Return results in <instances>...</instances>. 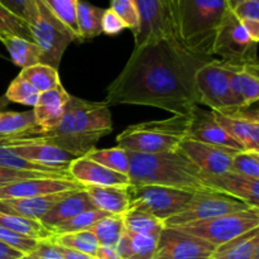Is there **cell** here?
<instances>
[{"label": "cell", "instance_id": "6da1fadb", "mask_svg": "<svg viewBox=\"0 0 259 259\" xmlns=\"http://www.w3.org/2000/svg\"><path fill=\"white\" fill-rule=\"evenodd\" d=\"M210 56L185 48L175 38L151 40L134 48L118 77L109 85L106 103L147 105L174 115H190L197 103L195 75Z\"/></svg>", "mask_w": 259, "mask_h": 259}, {"label": "cell", "instance_id": "7a4b0ae2", "mask_svg": "<svg viewBox=\"0 0 259 259\" xmlns=\"http://www.w3.org/2000/svg\"><path fill=\"white\" fill-rule=\"evenodd\" d=\"M113 132L110 106L106 101H88L71 95L60 123L51 129L37 125L13 136H0V144L42 142L58 147L76 158L95 148L103 137Z\"/></svg>", "mask_w": 259, "mask_h": 259}, {"label": "cell", "instance_id": "3957f363", "mask_svg": "<svg viewBox=\"0 0 259 259\" xmlns=\"http://www.w3.org/2000/svg\"><path fill=\"white\" fill-rule=\"evenodd\" d=\"M128 152L131 186H164L196 192L207 189L202 172L180 149L161 153Z\"/></svg>", "mask_w": 259, "mask_h": 259}, {"label": "cell", "instance_id": "277c9868", "mask_svg": "<svg viewBox=\"0 0 259 259\" xmlns=\"http://www.w3.org/2000/svg\"><path fill=\"white\" fill-rule=\"evenodd\" d=\"M228 10L227 0H175L179 42L191 52L212 57L215 35Z\"/></svg>", "mask_w": 259, "mask_h": 259}, {"label": "cell", "instance_id": "5b68a950", "mask_svg": "<svg viewBox=\"0 0 259 259\" xmlns=\"http://www.w3.org/2000/svg\"><path fill=\"white\" fill-rule=\"evenodd\" d=\"M190 115L133 124L116 136L118 147L137 153H161L179 149L187 138Z\"/></svg>", "mask_w": 259, "mask_h": 259}, {"label": "cell", "instance_id": "8992f818", "mask_svg": "<svg viewBox=\"0 0 259 259\" xmlns=\"http://www.w3.org/2000/svg\"><path fill=\"white\" fill-rule=\"evenodd\" d=\"M242 66L232 65L220 60H211L199 68L195 75L199 105H206L211 111L232 113L244 106L234 95L230 77Z\"/></svg>", "mask_w": 259, "mask_h": 259}, {"label": "cell", "instance_id": "52a82bcc", "mask_svg": "<svg viewBox=\"0 0 259 259\" xmlns=\"http://www.w3.org/2000/svg\"><path fill=\"white\" fill-rule=\"evenodd\" d=\"M171 228H177L182 232L211 243L215 247H219L249 230L259 228V207H249L204 222Z\"/></svg>", "mask_w": 259, "mask_h": 259}, {"label": "cell", "instance_id": "ba28073f", "mask_svg": "<svg viewBox=\"0 0 259 259\" xmlns=\"http://www.w3.org/2000/svg\"><path fill=\"white\" fill-rule=\"evenodd\" d=\"M35 2L38 14L34 23L29 25V29L33 42L40 51L39 63L58 70L66 48L71 42L77 39L72 32L48 10L42 0Z\"/></svg>", "mask_w": 259, "mask_h": 259}, {"label": "cell", "instance_id": "9c48e42d", "mask_svg": "<svg viewBox=\"0 0 259 259\" xmlns=\"http://www.w3.org/2000/svg\"><path fill=\"white\" fill-rule=\"evenodd\" d=\"M129 209L147 212L161 222L171 219L186 207L195 192L164 186H131Z\"/></svg>", "mask_w": 259, "mask_h": 259}, {"label": "cell", "instance_id": "30bf717a", "mask_svg": "<svg viewBox=\"0 0 259 259\" xmlns=\"http://www.w3.org/2000/svg\"><path fill=\"white\" fill-rule=\"evenodd\" d=\"M258 43L249 37L242 22L228 10L215 35L211 56L237 66L258 63Z\"/></svg>", "mask_w": 259, "mask_h": 259}, {"label": "cell", "instance_id": "8fae6325", "mask_svg": "<svg viewBox=\"0 0 259 259\" xmlns=\"http://www.w3.org/2000/svg\"><path fill=\"white\" fill-rule=\"evenodd\" d=\"M249 207L250 206H248L245 202L220 191H215L211 189L200 190L195 192L186 207L180 214L166 220L164 225L180 227V225L191 224V223L204 222V220L222 217L230 212L242 211Z\"/></svg>", "mask_w": 259, "mask_h": 259}, {"label": "cell", "instance_id": "7c38bea8", "mask_svg": "<svg viewBox=\"0 0 259 259\" xmlns=\"http://www.w3.org/2000/svg\"><path fill=\"white\" fill-rule=\"evenodd\" d=\"M139 13V30L134 37V48L161 38H175V0H134ZM179 40V39H177Z\"/></svg>", "mask_w": 259, "mask_h": 259}, {"label": "cell", "instance_id": "4fadbf2b", "mask_svg": "<svg viewBox=\"0 0 259 259\" xmlns=\"http://www.w3.org/2000/svg\"><path fill=\"white\" fill-rule=\"evenodd\" d=\"M217 247L206 240L166 227L159 233L153 259H209Z\"/></svg>", "mask_w": 259, "mask_h": 259}, {"label": "cell", "instance_id": "5bb4252c", "mask_svg": "<svg viewBox=\"0 0 259 259\" xmlns=\"http://www.w3.org/2000/svg\"><path fill=\"white\" fill-rule=\"evenodd\" d=\"M179 149L186 154L187 158L202 172L204 176H218L230 171L233 157L239 152L210 146L190 138H185L180 143Z\"/></svg>", "mask_w": 259, "mask_h": 259}, {"label": "cell", "instance_id": "9a60e30c", "mask_svg": "<svg viewBox=\"0 0 259 259\" xmlns=\"http://www.w3.org/2000/svg\"><path fill=\"white\" fill-rule=\"evenodd\" d=\"M85 186L73 179L66 177H38L23 180L0 187V200L24 199V197L46 196L66 191H81Z\"/></svg>", "mask_w": 259, "mask_h": 259}, {"label": "cell", "instance_id": "2e32d148", "mask_svg": "<svg viewBox=\"0 0 259 259\" xmlns=\"http://www.w3.org/2000/svg\"><path fill=\"white\" fill-rule=\"evenodd\" d=\"M187 138L210 146L244 151L243 147L215 120L211 110H204L199 105L195 106L190 113Z\"/></svg>", "mask_w": 259, "mask_h": 259}, {"label": "cell", "instance_id": "e0dca14e", "mask_svg": "<svg viewBox=\"0 0 259 259\" xmlns=\"http://www.w3.org/2000/svg\"><path fill=\"white\" fill-rule=\"evenodd\" d=\"M247 106L232 113L211 111L215 120L243 147L244 151L259 152V118L257 110H245Z\"/></svg>", "mask_w": 259, "mask_h": 259}, {"label": "cell", "instance_id": "ac0fdd59", "mask_svg": "<svg viewBox=\"0 0 259 259\" xmlns=\"http://www.w3.org/2000/svg\"><path fill=\"white\" fill-rule=\"evenodd\" d=\"M207 189L220 191L245 202L250 207H259V180L228 171L218 176H204Z\"/></svg>", "mask_w": 259, "mask_h": 259}, {"label": "cell", "instance_id": "d6986e66", "mask_svg": "<svg viewBox=\"0 0 259 259\" xmlns=\"http://www.w3.org/2000/svg\"><path fill=\"white\" fill-rule=\"evenodd\" d=\"M68 174L83 186H129L126 175L109 169L89 157H78L68 164Z\"/></svg>", "mask_w": 259, "mask_h": 259}, {"label": "cell", "instance_id": "ffe728a7", "mask_svg": "<svg viewBox=\"0 0 259 259\" xmlns=\"http://www.w3.org/2000/svg\"><path fill=\"white\" fill-rule=\"evenodd\" d=\"M0 146L7 147L15 156L25 161L46 167H68V164L76 158L75 156L58 147L42 142H14V143L0 144Z\"/></svg>", "mask_w": 259, "mask_h": 259}, {"label": "cell", "instance_id": "44dd1931", "mask_svg": "<svg viewBox=\"0 0 259 259\" xmlns=\"http://www.w3.org/2000/svg\"><path fill=\"white\" fill-rule=\"evenodd\" d=\"M70 96L62 85L40 93L37 104L33 106L35 125L40 129H51L57 125L65 113Z\"/></svg>", "mask_w": 259, "mask_h": 259}, {"label": "cell", "instance_id": "7402d4cb", "mask_svg": "<svg viewBox=\"0 0 259 259\" xmlns=\"http://www.w3.org/2000/svg\"><path fill=\"white\" fill-rule=\"evenodd\" d=\"M75 191L60 192V194L46 195V196L24 197V199L0 200V212L18 215L33 220H40L58 201L67 197Z\"/></svg>", "mask_w": 259, "mask_h": 259}, {"label": "cell", "instance_id": "603a6c76", "mask_svg": "<svg viewBox=\"0 0 259 259\" xmlns=\"http://www.w3.org/2000/svg\"><path fill=\"white\" fill-rule=\"evenodd\" d=\"M95 209V205L93 204L91 199L89 197L88 192L85 190H81V191L72 192L67 197L58 201L45 217L40 218L39 222L43 227L47 228L50 232H52L56 227L72 219L73 217L78 215L80 212Z\"/></svg>", "mask_w": 259, "mask_h": 259}, {"label": "cell", "instance_id": "cb8c5ba5", "mask_svg": "<svg viewBox=\"0 0 259 259\" xmlns=\"http://www.w3.org/2000/svg\"><path fill=\"white\" fill-rule=\"evenodd\" d=\"M129 186H85L96 209L110 215H123L129 209Z\"/></svg>", "mask_w": 259, "mask_h": 259}, {"label": "cell", "instance_id": "d4e9b609", "mask_svg": "<svg viewBox=\"0 0 259 259\" xmlns=\"http://www.w3.org/2000/svg\"><path fill=\"white\" fill-rule=\"evenodd\" d=\"M230 86L243 106H252L259 100V65L249 63L234 71Z\"/></svg>", "mask_w": 259, "mask_h": 259}, {"label": "cell", "instance_id": "484cf974", "mask_svg": "<svg viewBox=\"0 0 259 259\" xmlns=\"http://www.w3.org/2000/svg\"><path fill=\"white\" fill-rule=\"evenodd\" d=\"M209 259H259V228L217 247Z\"/></svg>", "mask_w": 259, "mask_h": 259}, {"label": "cell", "instance_id": "4316f807", "mask_svg": "<svg viewBox=\"0 0 259 259\" xmlns=\"http://www.w3.org/2000/svg\"><path fill=\"white\" fill-rule=\"evenodd\" d=\"M157 238L124 230L119 240L118 252L121 259H153Z\"/></svg>", "mask_w": 259, "mask_h": 259}, {"label": "cell", "instance_id": "83f0119b", "mask_svg": "<svg viewBox=\"0 0 259 259\" xmlns=\"http://www.w3.org/2000/svg\"><path fill=\"white\" fill-rule=\"evenodd\" d=\"M0 42L5 46L14 65L20 68H28L37 65L40 61V51L33 40L15 35L0 34Z\"/></svg>", "mask_w": 259, "mask_h": 259}, {"label": "cell", "instance_id": "f1b7e54d", "mask_svg": "<svg viewBox=\"0 0 259 259\" xmlns=\"http://www.w3.org/2000/svg\"><path fill=\"white\" fill-rule=\"evenodd\" d=\"M0 227L35 240H47L53 237L52 232L43 227L39 220L28 219L5 212H0Z\"/></svg>", "mask_w": 259, "mask_h": 259}, {"label": "cell", "instance_id": "f546056e", "mask_svg": "<svg viewBox=\"0 0 259 259\" xmlns=\"http://www.w3.org/2000/svg\"><path fill=\"white\" fill-rule=\"evenodd\" d=\"M103 8L95 7L85 0L77 2V25L80 32V39H93L103 33L101 18L104 14Z\"/></svg>", "mask_w": 259, "mask_h": 259}, {"label": "cell", "instance_id": "4dcf8cb0", "mask_svg": "<svg viewBox=\"0 0 259 259\" xmlns=\"http://www.w3.org/2000/svg\"><path fill=\"white\" fill-rule=\"evenodd\" d=\"M51 240L61 248L75 250V252L93 255V257H95L96 250L100 247L98 239H96L91 230L68 233V234L62 235H53Z\"/></svg>", "mask_w": 259, "mask_h": 259}, {"label": "cell", "instance_id": "1f68e13d", "mask_svg": "<svg viewBox=\"0 0 259 259\" xmlns=\"http://www.w3.org/2000/svg\"><path fill=\"white\" fill-rule=\"evenodd\" d=\"M19 75L24 80H27L39 94L62 85L58 70L43 65V63H37L32 67L23 68Z\"/></svg>", "mask_w": 259, "mask_h": 259}, {"label": "cell", "instance_id": "d6a6232c", "mask_svg": "<svg viewBox=\"0 0 259 259\" xmlns=\"http://www.w3.org/2000/svg\"><path fill=\"white\" fill-rule=\"evenodd\" d=\"M90 230L100 245L116 247L125 230L123 215H108L99 220Z\"/></svg>", "mask_w": 259, "mask_h": 259}, {"label": "cell", "instance_id": "836d02e7", "mask_svg": "<svg viewBox=\"0 0 259 259\" xmlns=\"http://www.w3.org/2000/svg\"><path fill=\"white\" fill-rule=\"evenodd\" d=\"M124 227L125 230L137 234L151 235L158 239L159 233L164 228V223L157 218L147 214V212L137 211V210H128L123 214Z\"/></svg>", "mask_w": 259, "mask_h": 259}, {"label": "cell", "instance_id": "e575fe53", "mask_svg": "<svg viewBox=\"0 0 259 259\" xmlns=\"http://www.w3.org/2000/svg\"><path fill=\"white\" fill-rule=\"evenodd\" d=\"M90 159L95 161L96 163L101 164V166L106 167L109 169L119 172L128 176L129 172V156L128 152L125 149L120 148V147H114V148L109 149H96L94 148L93 151L89 152L86 154Z\"/></svg>", "mask_w": 259, "mask_h": 259}, {"label": "cell", "instance_id": "d590c367", "mask_svg": "<svg viewBox=\"0 0 259 259\" xmlns=\"http://www.w3.org/2000/svg\"><path fill=\"white\" fill-rule=\"evenodd\" d=\"M0 167H7L13 169H23V171H37L45 174L60 175V176L71 177L68 174V167H46L33 162L25 161L20 157L15 156L9 148L0 146ZM72 179V177H71Z\"/></svg>", "mask_w": 259, "mask_h": 259}, {"label": "cell", "instance_id": "8d00e7d4", "mask_svg": "<svg viewBox=\"0 0 259 259\" xmlns=\"http://www.w3.org/2000/svg\"><path fill=\"white\" fill-rule=\"evenodd\" d=\"M43 4L51 13L72 32L76 39H80V32L77 25V2L78 0H42Z\"/></svg>", "mask_w": 259, "mask_h": 259}, {"label": "cell", "instance_id": "74e56055", "mask_svg": "<svg viewBox=\"0 0 259 259\" xmlns=\"http://www.w3.org/2000/svg\"><path fill=\"white\" fill-rule=\"evenodd\" d=\"M108 212L101 211V210L95 209V210H89V211L80 212L78 215L73 217L72 219L67 220V222L62 223L61 225L56 227L52 230L53 235H62V234H68V233H77V232H83V230H90L99 220H101L103 218L108 217Z\"/></svg>", "mask_w": 259, "mask_h": 259}, {"label": "cell", "instance_id": "f35d334b", "mask_svg": "<svg viewBox=\"0 0 259 259\" xmlns=\"http://www.w3.org/2000/svg\"><path fill=\"white\" fill-rule=\"evenodd\" d=\"M35 125L33 110L0 111V136H13Z\"/></svg>", "mask_w": 259, "mask_h": 259}, {"label": "cell", "instance_id": "ab89813d", "mask_svg": "<svg viewBox=\"0 0 259 259\" xmlns=\"http://www.w3.org/2000/svg\"><path fill=\"white\" fill-rule=\"evenodd\" d=\"M5 98L12 103L22 104L27 106H34L37 104L39 93L28 82L27 80L18 75L8 88Z\"/></svg>", "mask_w": 259, "mask_h": 259}, {"label": "cell", "instance_id": "60d3db41", "mask_svg": "<svg viewBox=\"0 0 259 259\" xmlns=\"http://www.w3.org/2000/svg\"><path fill=\"white\" fill-rule=\"evenodd\" d=\"M230 171L259 180V152L239 151L234 154Z\"/></svg>", "mask_w": 259, "mask_h": 259}, {"label": "cell", "instance_id": "b9f144b4", "mask_svg": "<svg viewBox=\"0 0 259 259\" xmlns=\"http://www.w3.org/2000/svg\"><path fill=\"white\" fill-rule=\"evenodd\" d=\"M0 34L15 35L27 40H33L29 25L12 14L3 5H0Z\"/></svg>", "mask_w": 259, "mask_h": 259}, {"label": "cell", "instance_id": "7bdbcfd3", "mask_svg": "<svg viewBox=\"0 0 259 259\" xmlns=\"http://www.w3.org/2000/svg\"><path fill=\"white\" fill-rule=\"evenodd\" d=\"M110 9L125 23L126 28H129L136 37L139 30V24H141L136 2L134 0H111Z\"/></svg>", "mask_w": 259, "mask_h": 259}, {"label": "cell", "instance_id": "ee69618b", "mask_svg": "<svg viewBox=\"0 0 259 259\" xmlns=\"http://www.w3.org/2000/svg\"><path fill=\"white\" fill-rule=\"evenodd\" d=\"M0 5L9 10L12 14L32 25L37 18L38 9L35 0H0Z\"/></svg>", "mask_w": 259, "mask_h": 259}, {"label": "cell", "instance_id": "f6af8a7d", "mask_svg": "<svg viewBox=\"0 0 259 259\" xmlns=\"http://www.w3.org/2000/svg\"><path fill=\"white\" fill-rule=\"evenodd\" d=\"M0 242L5 243L9 247L14 248V249L19 250L24 255H27L30 254L35 249L39 240L24 237V235H20L18 233L12 232V230L7 229V228L0 227Z\"/></svg>", "mask_w": 259, "mask_h": 259}, {"label": "cell", "instance_id": "bcb514c9", "mask_svg": "<svg viewBox=\"0 0 259 259\" xmlns=\"http://www.w3.org/2000/svg\"><path fill=\"white\" fill-rule=\"evenodd\" d=\"M38 177H65L60 175L45 174V172L37 171H23V169H13L7 168V167H0V187H4L7 185L13 184V182L23 181V180L38 179ZM71 179V177H66Z\"/></svg>", "mask_w": 259, "mask_h": 259}, {"label": "cell", "instance_id": "7dc6e473", "mask_svg": "<svg viewBox=\"0 0 259 259\" xmlns=\"http://www.w3.org/2000/svg\"><path fill=\"white\" fill-rule=\"evenodd\" d=\"M101 29L103 33L108 35H115L126 29V25L113 10L109 9L104 10L103 18H101Z\"/></svg>", "mask_w": 259, "mask_h": 259}, {"label": "cell", "instance_id": "c3c4849f", "mask_svg": "<svg viewBox=\"0 0 259 259\" xmlns=\"http://www.w3.org/2000/svg\"><path fill=\"white\" fill-rule=\"evenodd\" d=\"M29 255L35 259H65L61 248L51 239L39 240L35 249Z\"/></svg>", "mask_w": 259, "mask_h": 259}, {"label": "cell", "instance_id": "681fc988", "mask_svg": "<svg viewBox=\"0 0 259 259\" xmlns=\"http://www.w3.org/2000/svg\"><path fill=\"white\" fill-rule=\"evenodd\" d=\"M232 13L240 22H245V20L259 22V0H247L235 7Z\"/></svg>", "mask_w": 259, "mask_h": 259}, {"label": "cell", "instance_id": "f907efd6", "mask_svg": "<svg viewBox=\"0 0 259 259\" xmlns=\"http://www.w3.org/2000/svg\"><path fill=\"white\" fill-rule=\"evenodd\" d=\"M96 259H121L116 247H106V245H100L96 250Z\"/></svg>", "mask_w": 259, "mask_h": 259}, {"label": "cell", "instance_id": "816d5d0a", "mask_svg": "<svg viewBox=\"0 0 259 259\" xmlns=\"http://www.w3.org/2000/svg\"><path fill=\"white\" fill-rule=\"evenodd\" d=\"M23 253H20L19 250L14 249V248L9 247L5 243L0 242V259H18L23 257Z\"/></svg>", "mask_w": 259, "mask_h": 259}, {"label": "cell", "instance_id": "f5cc1de1", "mask_svg": "<svg viewBox=\"0 0 259 259\" xmlns=\"http://www.w3.org/2000/svg\"><path fill=\"white\" fill-rule=\"evenodd\" d=\"M243 27L245 28V30L248 32L249 37L252 38L254 42L258 43L259 40V22H253V20H245L242 22Z\"/></svg>", "mask_w": 259, "mask_h": 259}, {"label": "cell", "instance_id": "db71d44e", "mask_svg": "<svg viewBox=\"0 0 259 259\" xmlns=\"http://www.w3.org/2000/svg\"><path fill=\"white\" fill-rule=\"evenodd\" d=\"M61 252H62L65 259H96L95 257H93V255L83 254V253H78V252H75V250L66 249V248H61Z\"/></svg>", "mask_w": 259, "mask_h": 259}, {"label": "cell", "instance_id": "11a10c76", "mask_svg": "<svg viewBox=\"0 0 259 259\" xmlns=\"http://www.w3.org/2000/svg\"><path fill=\"white\" fill-rule=\"evenodd\" d=\"M244 2H247V0H227L229 10H233L235 7H238V5L242 4V3H244Z\"/></svg>", "mask_w": 259, "mask_h": 259}, {"label": "cell", "instance_id": "9f6ffc18", "mask_svg": "<svg viewBox=\"0 0 259 259\" xmlns=\"http://www.w3.org/2000/svg\"><path fill=\"white\" fill-rule=\"evenodd\" d=\"M18 259H35V258H33L32 255L27 254V255H23V257H20V258H18Z\"/></svg>", "mask_w": 259, "mask_h": 259}]
</instances>
